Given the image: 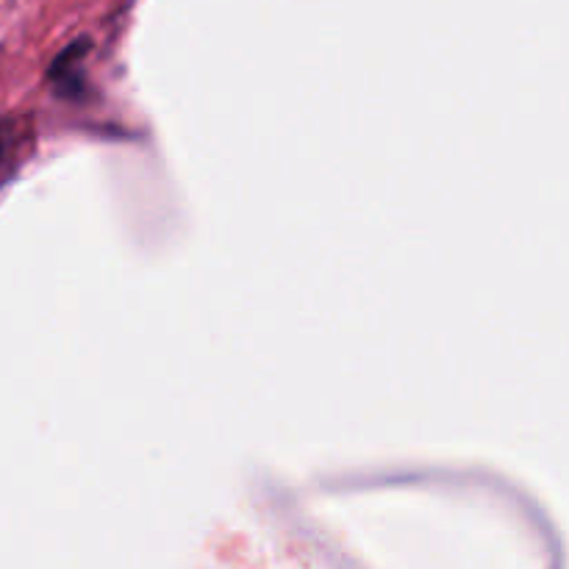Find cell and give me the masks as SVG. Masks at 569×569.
Listing matches in <instances>:
<instances>
[{
    "label": "cell",
    "instance_id": "cell-1",
    "mask_svg": "<svg viewBox=\"0 0 569 569\" xmlns=\"http://www.w3.org/2000/svg\"><path fill=\"white\" fill-rule=\"evenodd\" d=\"M3 144H6L3 142V131H0V156H3Z\"/></svg>",
    "mask_w": 569,
    "mask_h": 569
}]
</instances>
